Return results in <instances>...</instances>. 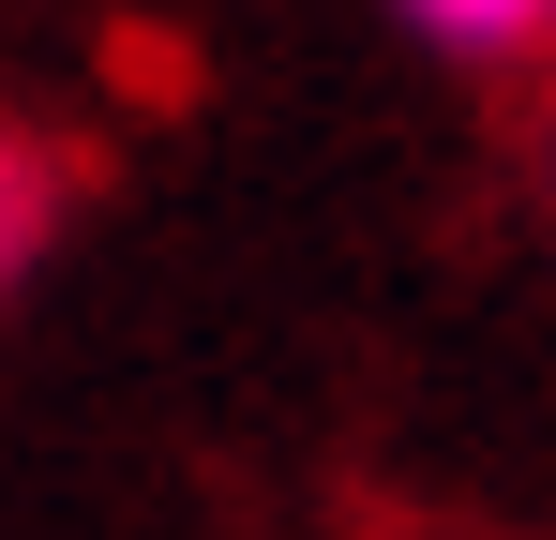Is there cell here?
Masks as SVG:
<instances>
[{"label": "cell", "instance_id": "cell-1", "mask_svg": "<svg viewBox=\"0 0 556 540\" xmlns=\"http://www.w3.org/2000/svg\"><path fill=\"white\" fill-rule=\"evenodd\" d=\"M76 210H91V151H76V136H46L30 105H0V316L61 270Z\"/></svg>", "mask_w": 556, "mask_h": 540}, {"label": "cell", "instance_id": "cell-2", "mask_svg": "<svg viewBox=\"0 0 556 540\" xmlns=\"http://www.w3.org/2000/svg\"><path fill=\"white\" fill-rule=\"evenodd\" d=\"M391 30L452 76H542L556 61V0H391Z\"/></svg>", "mask_w": 556, "mask_h": 540}, {"label": "cell", "instance_id": "cell-3", "mask_svg": "<svg viewBox=\"0 0 556 540\" xmlns=\"http://www.w3.org/2000/svg\"><path fill=\"white\" fill-rule=\"evenodd\" d=\"M542 195H556V61H542Z\"/></svg>", "mask_w": 556, "mask_h": 540}]
</instances>
